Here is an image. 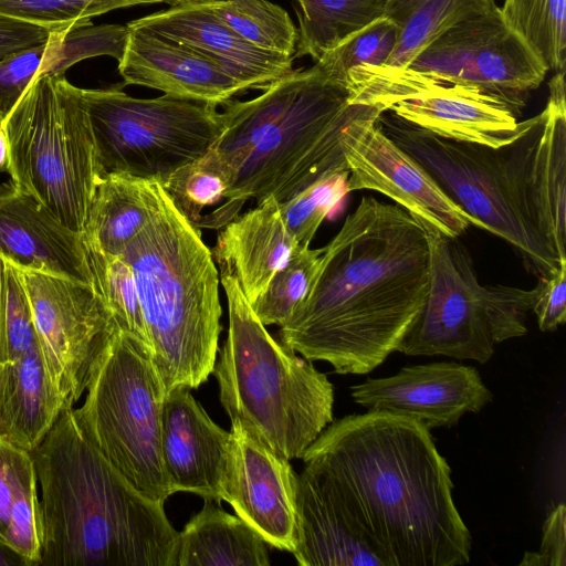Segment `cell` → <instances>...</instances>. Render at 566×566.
Here are the masks:
<instances>
[{
  "mask_svg": "<svg viewBox=\"0 0 566 566\" xmlns=\"http://www.w3.org/2000/svg\"><path fill=\"white\" fill-rule=\"evenodd\" d=\"M118 72L123 86H146L175 97L216 105L245 92L207 55L169 38L138 29H129Z\"/></svg>",
  "mask_w": 566,
  "mask_h": 566,
  "instance_id": "22",
  "label": "cell"
},
{
  "mask_svg": "<svg viewBox=\"0 0 566 566\" xmlns=\"http://www.w3.org/2000/svg\"><path fill=\"white\" fill-rule=\"evenodd\" d=\"M266 545L238 515L205 500L178 532L174 566H268Z\"/></svg>",
  "mask_w": 566,
  "mask_h": 566,
  "instance_id": "27",
  "label": "cell"
},
{
  "mask_svg": "<svg viewBox=\"0 0 566 566\" xmlns=\"http://www.w3.org/2000/svg\"><path fill=\"white\" fill-rule=\"evenodd\" d=\"M175 206L191 222H197L207 207L224 200L231 186L230 174L210 150L201 158L172 172L161 185Z\"/></svg>",
  "mask_w": 566,
  "mask_h": 566,
  "instance_id": "35",
  "label": "cell"
},
{
  "mask_svg": "<svg viewBox=\"0 0 566 566\" xmlns=\"http://www.w3.org/2000/svg\"><path fill=\"white\" fill-rule=\"evenodd\" d=\"M423 226L430 248L429 291L396 352L485 364L495 344L526 334L535 287L481 284L457 238Z\"/></svg>",
  "mask_w": 566,
  "mask_h": 566,
  "instance_id": "10",
  "label": "cell"
},
{
  "mask_svg": "<svg viewBox=\"0 0 566 566\" xmlns=\"http://www.w3.org/2000/svg\"><path fill=\"white\" fill-rule=\"evenodd\" d=\"M219 230L212 256L219 269L235 276L253 304L298 248L283 221L280 202L269 197Z\"/></svg>",
  "mask_w": 566,
  "mask_h": 566,
  "instance_id": "23",
  "label": "cell"
},
{
  "mask_svg": "<svg viewBox=\"0 0 566 566\" xmlns=\"http://www.w3.org/2000/svg\"><path fill=\"white\" fill-rule=\"evenodd\" d=\"M157 206L122 256L133 270L153 360L166 394L196 389L212 374L219 352L220 276L200 229L157 181Z\"/></svg>",
  "mask_w": 566,
  "mask_h": 566,
  "instance_id": "5",
  "label": "cell"
},
{
  "mask_svg": "<svg viewBox=\"0 0 566 566\" xmlns=\"http://www.w3.org/2000/svg\"><path fill=\"white\" fill-rule=\"evenodd\" d=\"M532 312L542 332H553L566 321V262L549 275L538 276Z\"/></svg>",
  "mask_w": 566,
  "mask_h": 566,
  "instance_id": "42",
  "label": "cell"
},
{
  "mask_svg": "<svg viewBox=\"0 0 566 566\" xmlns=\"http://www.w3.org/2000/svg\"><path fill=\"white\" fill-rule=\"evenodd\" d=\"M157 200V181L127 174L103 176L88 208L84 239L105 255H122L149 221Z\"/></svg>",
  "mask_w": 566,
  "mask_h": 566,
  "instance_id": "26",
  "label": "cell"
},
{
  "mask_svg": "<svg viewBox=\"0 0 566 566\" xmlns=\"http://www.w3.org/2000/svg\"><path fill=\"white\" fill-rule=\"evenodd\" d=\"M38 345L36 329L21 272L4 262L0 310V363L14 360Z\"/></svg>",
  "mask_w": 566,
  "mask_h": 566,
  "instance_id": "40",
  "label": "cell"
},
{
  "mask_svg": "<svg viewBox=\"0 0 566 566\" xmlns=\"http://www.w3.org/2000/svg\"><path fill=\"white\" fill-rule=\"evenodd\" d=\"M75 418L93 446L144 495H172L161 455L166 389L149 348L117 328L96 358Z\"/></svg>",
  "mask_w": 566,
  "mask_h": 566,
  "instance_id": "8",
  "label": "cell"
},
{
  "mask_svg": "<svg viewBox=\"0 0 566 566\" xmlns=\"http://www.w3.org/2000/svg\"><path fill=\"white\" fill-rule=\"evenodd\" d=\"M20 272L48 377L65 407H73L86 389L96 358L118 326L92 284Z\"/></svg>",
  "mask_w": 566,
  "mask_h": 566,
  "instance_id": "13",
  "label": "cell"
},
{
  "mask_svg": "<svg viewBox=\"0 0 566 566\" xmlns=\"http://www.w3.org/2000/svg\"><path fill=\"white\" fill-rule=\"evenodd\" d=\"M207 4L218 18L255 46L293 56L297 29L279 4L269 0H218Z\"/></svg>",
  "mask_w": 566,
  "mask_h": 566,
  "instance_id": "32",
  "label": "cell"
},
{
  "mask_svg": "<svg viewBox=\"0 0 566 566\" xmlns=\"http://www.w3.org/2000/svg\"><path fill=\"white\" fill-rule=\"evenodd\" d=\"M122 86L82 88L101 178L127 174L163 185L206 155L223 129L216 104L167 94L138 98Z\"/></svg>",
  "mask_w": 566,
  "mask_h": 566,
  "instance_id": "11",
  "label": "cell"
},
{
  "mask_svg": "<svg viewBox=\"0 0 566 566\" xmlns=\"http://www.w3.org/2000/svg\"><path fill=\"white\" fill-rule=\"evenodd\" d=\"M65 408L48 377L39 345L0 363V441L32 453Z\"/></svg>",
  "mask_w": 566,
  "mask_h": 566,
  "instance_id": "24",
  "label": "cell"
},
{
  "mask_svg": "<svg viewBox=\"0 0 566 566\" xmlns=\"http://www.w3.org/2000/svg\"><path fill=\"white\" fill-rule=\"evenodd\" d=\"M218 0H160V3H166L170 7H179V6H188V4H200V3H208V2H214Z\"/></svg>",
  "mask_w": 566,
  "mask_h": 566,
  "instance_id": "48",
  "label": "cell"
},
{
  "mask_svg": "<svg viewBox=\"0 0 566 566\" xmlns=\"http://www.w3.org/2000/svg\"><path fill=\"white\" fill-rule=\"evenodd\" d=\"M222 501L268 545L293 553L297 476L290 460L241 421L232 420Z\"/></svg>",
  "mask_w": 566,
  "mask_h": 566,
  "instance_id": "16",
  "label": "cell"
},
{
  "mask_svg": "<svg viewBox=\"0 0 566 566\" xmlns=\"http://www.w3.org/2000/svg\"><path fill=\"white\" fill-rule=\"evenodd\" d=\"M219 270L229 312L227 339L212 370L220 401L231 421H241L284 458L302 459L333 422V384L275 340L235 276Z\"/></svg>",
  "mask_w": 566,
  "mask_h": 566,
  "instance_id": "6",
  "label": "cell"
},
{
  "mask_svg": "<svg viewBox=\"0 0 566 566\" xmlns=\"http://www.w3.org/2000/svg\"><path fill=\"white\" fill-rule=\"evenodd\" d=\"M546 73L539 59L505 24L495 4L449 29L407 66L359 65L347 75L470 86L499 99L517 117Z\"/></svg>",
  "mask_w": 566,
  "mask_h": 566,
  "instance_id": "12",
  "label": "cell"
},
{
  "mask_svg": "<svg viewBox=\"0 0 566 566\" xmlns=\"http://www.w3.org/2000/svg\"><path fill=\"white\" fill-rule=\"evenodd\" d=\"M301 10L294 55L315 62L354 32L384 15L386 0H296Z\"/></svg>",
  "mask_w": 566,
  "mask_h": 566,
  "instance_id": "30",
  "label": "cell"
},
{
  "mask_svg": "<svg viewBox=\"0 0 566 566\" xmlns=\"http://www.w3.org/2000/svg\"><path fill=\"white\" fill-rule=\"evenodd\" d=\"M296 543L302 566H384L348 527L305 472L297 476Z\"/></svg>",
  "mask_w": 566,
  "mask_h": 566,
  "instance_id": "25",
  "label": "cell"
},
{
  "mask_svg": "<svg viewBox=\"0 0 566 566\" xmlns=\"http://www.w3.org/2000/svg\"><path fill=\"white\" fill-rule=\"evenodd\" d=\"M495 4L494 0H386L384 15L397 24L398 39L385 65L407 66L449 29Z\"/></svg>",
  "mask_w": 566,
  "mask_h": 566,
  "instance_id": "29",
  "label": "cell"
},
{
  "mask_svg": "<svg viewBox=\"0 0 566 566\" xmlns=\"http://www.w3.org/2000/svg\"><path fill=\"white\" fill-rule=\"evenodd\" d=\"M352 398L367 410L408 417L430 430L455 426L464 413H476L491 402L493 395L474 367L442 361L368 378L352 387Z\"/></svg>",
  "mask_w": 566,
  "mask_h": 566,
  "instance_id": "17",
  "label": "cell"
},
{
  "mask_svg": "<svg viewBox=\"0 0 566 566\" xmlns=\"http://www.w3.org/2000/svg\"><path fill=\"white\" fill-rule=\"evenodd\" d=\"M8 163V142L3 128L0 126V170H6Z\"/></svg>",
  "mask_w": 566,
  "mask_h": 566,
  "instance_id": "46",
  "label": "cell"
},
{
  "mask_svg": "<svg viewBox=\"0 0 566 566\" xmlns=\"http://www.w3.org/2000/svg\"><path fill=\"white\" fill-rule=\"evenodd\" d=\"M0 566H31L20 554L0 543Z\"/></svg>",
  "mask_w": 566,
  "mask_h": 566,
  "instance_id": "45",
  "label": "cell"
},
{
  "mask_svg": "<svg viewBox=\"0 0 566 566\" xmlns=\"http://www.w3.org/2000/svg\"><path fill=\"white\" fill-rule=\"evenodd\" d=\"M230 432L217 424L187 387L169 390L161 413V455L172 493L222 501Z\"/></svg>",
  "mask_w": 566,
  "mask_h": 566,
  "instance_id": "20",
  "label": "cell"
},
{
  "mask_svg": "<svg viewBox=\"0 0 566 566\" xmlns=\"http://www.w3.org/2000/svg\"><path fill=\"white\" fill-rule=\"evenodd\" d=\"M126 25L197 50L216 61L245 91L263 90L293 70V56L255 46L218 18L207 3L170 7Z\"/></svg>",
  "mask_w": 566,
  "mask_h": 566,
  "instance_id": "21",
  "label": "cell"
},
{
  "mask_svg": "<svg viewBox=\"0 0 566 566\" xmlns=\"http://www.w3.org/2000/svg\"><path fill=\"white\" fill-rule=\"evenodd\" d=\"M539 555L545 565H566V507L564 503L554 507L544 522Z\"/></svg>",
  "mask_w": 566,
  "mask_h": 566,
  "instance_id": "44",
  "label": "cell"
},
{
  "mask_svg": "<svg viewBox=\"0 0 566 566\" xmlns=\"http://www.w3.org/2000/svg\"><path fill=\"white\" fill-rule=\"evenodd\" d=\"M429 276L422 221L365 196L324 247L307 296L280 326L281 343L337 374H367L396 352L426 302Z\"/></svg>",
  "mask_w": 566,
  "mask_h": 566,
  "instance_id": "2",
  "label": "cell"
},
{
  "mask_svg": "<svg viewBox=\"0 0 566 566\" xmlns=\"http://www.w3.org/2000/svg\"><path fill=\"white\" fill-rule=\"evenodd\" d=\"M503 21L547 71L564 72L566 60V0H504Z\"/></svg>",
  "mask_w": 566,
  "mask_h": 566,
  "instance_id": "31",
  "label": "cell"
},
{
  "mask_svg": "<svg viewBox=\"0 0 566 566\" xmlns=\"http://www.w3.org/2000/svg\"><path fill=\"white\" fill-rule=\"evenodd\" d=\"M314 64L292 70L249 101L224 103L223 129L211 147L230 174L223 203L193 224L221 229L250 199L283 203L318 180L348 170L339 136L367 105Z\"/></svg>",
  "mask_w": 566,
  "mask_h": 566,
  "instance_id": "3",
  "label": "cell"
},
{
  "mask_svg": "<svg viewBox=\"0 0 566 566\" xmlns=\"http://www.w3.org/2000/svg\"><path fill=\"white\" fill-rule=\"evenodd\" d=\"M3 260L0 258V310H1V293H2V273H3Z\"/></svg>",
  "mask_w": 566,
  "mask_h": 566,
  "instance_id": "49",
  "label": "cell"
},
{
  "mask_svg": "<svg viewBox=\"0 0 566 566\" xmlns=\"http://www.w3.org/2000/svg\"><path fill=\"white\" fill-rule=\"evenodd\" d=\"M31 452L0 441V543L31 566H39L43 548V513Z\"/></svg>",
  "mask_w": 566,
  "mask_h": 566,
  "instance_id": "28",
  "label": "cell"
},
{
  "mask_svg": "<svg viewBox=\"0 0 566 566\" xmlns=\"http://www.w3.org/2000/svg\"><path fill=\"white\" fill-rule=\"evenodd\" d=\"M520 565H539V566H543L545 564H544V560H543L542 556L539 555V553L526 552L525 555H524V558L520 563Z\"/></svg>",
  "mask_w": 566,
  "mask_h": 566,
  "instance_id": "47",
  "label": "cell"
},
{
  "mask_svg": "<svg viewBox=\"0 0 566 566\" xmlns=\"http://www.w3.org/2000/svg\"><path fill=\"white\" fill-rule=\"evenodd\" d=\"M349 171L332 174L280 203L287 231L298 247H310L324 219L348 193Z\"/></svg>",
  "mask_w": 566,
  "mask_h": 566,
  "instance_id": "39",
  "label": "cell"
},
{
  "mask_svg": "<svg viewBox=\"0 0 566 566\" xmlns=\"http://www.w3.org/2000/svg\"><path fill=\"white\" fill-rule=\"evenodd\" d=\"M51 33L39 24L0 14V59L17 50L44 43Z\"/></svg>",
  "mask_w": 566,
  "mask_h": 566,
  "instance_id": "43",
  "label": "cell"
},
{
  "mask_svg": "<svg viewBox=\"0 0 566 566\" xmlns=\"http://www.w3.org/2000/svg\"><path fill=\"white\" fill-rule=\"evenodd\" d=\"M128 33V27L122 24H91L69 32H53L36 76L64 75L69 66L92 56L109 55L118 62Z\"/></svg>",
  "mask_w": 566,
  "mask_h": 566,
  "instance_id": "38",
  "label": "cell"
},
{
  "mask_svg": "<svg viewBox=\"0 0 566 566\" xmlns=\"http://www.w3.org/2000/svg\"><path fill=\"white\" fill-rule=\"evenodd\" d=\"M346 87L350 104L389 112L412 126L444 138L493 148L513 143L534 122V117L517 122L505 104L470 86L408 83L348 74Z\"/></svg>",
  "mask_w": 566,
  "mask_h": 566,
  "instance_id": "14",
  "label": "cell"
},
{
  "mask_svg": "<svg viewBox=\"0 0 566 566\" xmlns=\"http://www.w3.org/2000/svg\"><path fill=\"white\" fill-rule=\"evenodd\" d=\"M48 41L0 59V120L13 108L40 71Z\"/></svg>",
  "mask_w": 566,
  "mask_h": 566,
  "instance_id": "41",
  "label": "cell"
},
{
  "mask_svg": "<svg viewBox=\"0 0 566 566\" xmlns=\"http://www.w3.org/2000/svg\"><path fill=\"white\" fill-rule=\"evenodd\" d=\"M380 127L471 219L511 244L538 276L563 262L535 227L513 143L501 148L444 138L381 113ZM515 142V140H514Z\"/></svg>",
  "mask_w": 566,
  "mask_h": 566,
  "instance_id": "9",
  "label": "cell"
},
{
  "mask_svg": "<svg viewBox=\"0 0 566 566\" xmlns=\"http://www.w3.org/2000/svg\"><path fill=\"white\" fill-rule=\"evenodd\" d=\"M381 112L367 105L339 136L348 167L347 190L378 191L443 235L458 238L470 217L432 177L380 127Z\"/></svg>",
  "mask_w": 566,
  "mask_h": 566,
  "instance_id": "15",
  "label": "cell"
},
{
  "mask_svg": "<svg viewBox=\"0 0 566 566\" xmlns=\"http://www.w3.org/2000/svg\"><path fill=\"white\" fill-rule=\"evenodd\" d=\"M41 566H174L178 531L88 440L66 407L32 452Z\"/></svg>",
  "mask_w": 566,
  "mask_h": 566,
  "instance_id": "4",
  "label": "cell"
},
{
  "mask_svg": "<svg viewBox=\"0 0 566 566\" xmlns=\"http://www.w3.org/2000/svg\"><path fill=\"white\" fill-rule=\"evenodd\" d=\"M398 39V27L382 15L354 32L315 64L332 81L346 86L349 70L359 65H385Z\"/></svg>",
  "mask_w": 566,
  "mask_h": 566,
  "instance_id": "37",
  "label": "cell"
},
{
  "mask_svg": "<svg viewBox=\"0 0 566 566\" xmlns=\"http://www.w3.org/2000/svg\"><path fill=\"white\" fill-rule=\"evenodd\" d=\"M565 72L551 80L544 111L513 142L532 220L548 245L566 261Z\"/></svg>",
  "mask_w": 566,
  "mask_h": 566,
  "instance_id": "18",
  "label": "cell"
},
{
  "mask_svg": "<svg viewBox=\"0 0 566 566\" xmlns=\"http://www.w3.org/2000/svg\"><path fill=\"white\" fill-rule=\"evenodd\" d=\"M303 472L384 566H460L471 534L452 497L451 469L430 430L386 411L329 423Z\"/></svg>",
  "mask_w": 566,
  "mask_h": 566,
  "instance_id": "1",
  "label": "cell"
},
{
  "mask_svg": "<svg viewBox=\"0 0 566 566\" xmlns=\"http://www.w3.org/2000/svg\"><path fill=\"white\" fill-rule=\"evenodd\" d=\"M0 126L11 181L83 233L101 175L82 88L64 75L36 76Z\"/></svg>",
  "mask_w": 566,
  "mask_h": 566,
  "instance_id": "7",
  "label": "cell"
},
{
  "mask_svg": "<svg viewBox=\"0 0 566 566\" xmlns=\"http://www.w3.org/2000/svg\"><path fill=\"white\" fill-rule=\"evenodd\" d=\"M160 3V0H0V14L39 24L53 32H69L92 24V18L124 8Z\"/></svg>",
  "mask_w": 566,
  "mask_h": 566,
  "instance_id": "36",
  "label": "cell"
},
{
  "mask_svg": "<svg viewBox=\"0 0 566 566\" xmlns=\"http://www.w3.org/2000/svg\"><path fill=\"white\" fill-rule=\"evenodd\" d=\"M0 258L20 271L93 285L83 233L63 226L12 181L0 186Z\"/></svg>",
  "mask_w": 566,
  "mask_h": 566,
  "instance_id": "19",
  "label": "cell"
},
{
  "mask_svg": "<svg viewBox=\"0 0 566 566\" xmlns=\"http://www.w3.org/2000/svg\"><path fill=\"white\" fill-rule=\"evenodd\" d=\"M84 243L93 286L101 294L118 328L132 334L151 352L132 268L122 255H105L88 244L85 239Z\"/></svg>",
  "mask_w": 566,
  "mask_h": 566,
  "instance_id": "33",
  "label": "cell"
},
{
  "mask_svg": "<svg viewBox=\"0 0 566 566\" xmlns=\"http://www.w3.org/2000/svg\"><path fill=\"white\" fill-rule=\"evenodd\" d=\"M324 248L298 247L251 304L263 325L282 326L307 296L317 275Z\"/></svg>",
  "mask_w": 566,
  "mask_h": 566,
  "instance_id": "34",
  "label": "cell"
}]
</instances>
